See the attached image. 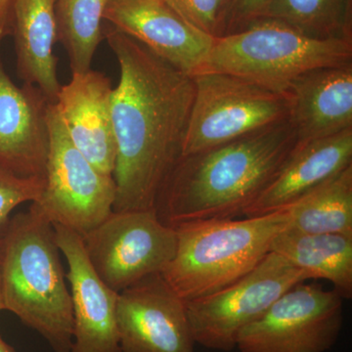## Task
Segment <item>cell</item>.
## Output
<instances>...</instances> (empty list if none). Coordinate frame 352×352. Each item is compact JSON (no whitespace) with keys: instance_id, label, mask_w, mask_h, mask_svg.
I'll list each match as a JSON object with an SVG mask.
<instances>
[{"instance_id":"obj_1","label":"cell","mask_w":352,"mask_h":352,"mask_svg":"<svg viewBox=\"0 0 352 352\" xmlns=\"http://www.w3.org/2000/svg\"><path fill=\"white\" fill-rule=\"evenodd\" d=\"M120 76L112 94L117 157L113 212L155 210L182 157L195 96L193 76L119 30L104 32Z\"/></svg>"},{"instance_id":"obj_2","label":"cell","mask_w":352,"mask_h":352,"mask_svg":"<svg viewBox=\"0 0 352 352\" xmlns=\"http://www.w3.org/2000/svg\"><path fill=\"white\" fill-rule=\"evenodd\" d=\"M289 120L178 160L157 195L166 226L243 217L295 149Z\"/></svg>"},{"instance_id":"obj_3","label":"cell","mask_w":352,"mask_h":352,"mask_svg":"<svg viewBox=\"0 0 352 352\" xmlns=\"http://www.w3.org/2000/svg\"><path fill=\"white\" fill-rule=\"evenodd\" d=\"M3 309L38 332L54 352H71L73 305L54 226L34 205L14 215L0 242Z\"/></svg>"},{"instance_id":"obj_4","label":"cell","mask_w":352,"mask_h":352,"mask_svg":"<svg viewBox=\"0 0 352 352\" xmlns=\"http://www.w3.org/2000/svg\"><path fill=\"white\" fill-rule=\"evenodd\" d=\"M289 224L288 210L180 224L175 256L162 275L185 302L217 293L256 268Z\"/></svg>"},{"instance_id":"obj_5","label":"cell","mask_w":352,"mask_h":352,"mask_svg":"<svg viewBox=\"0 0 352 352\" xmlns=\"http://www.w3.org/2000/svg\"><path fill=\"white\" fill-rule=\"evenodd\" d=\"M349 64L352 41L315 38L279 21L265 19L214 39L197 74H227L288 94L291 85L309 72Z\"/></svg>"},{"instance_id":"obj_6","label":"cell","mask_w":352,"mask_h":352,"mask_svg":"<svg viewBox=\"0 0 352 352\" xmlns=\"http://www.w3.org/2000/svg\"><path fill=\"white\" fill-rule=\"evenodd\" d=\"M195 96L183 155L226 144L289 119L291 95L232 75L193 76Z\"/></svg>"},{"instance_id":"obj_7","label":"cell","mask_w":352,"mask_h":352,"mask_svg":"<svg viewBox=\"0 0 352 352\" xmlns=\"http://www.w3.org/2000/svg\"><path fill=\"white\" fill-rule=\"evenodd\" d=\"M48 126L45 186L32 204L51 223L83 236L113 212L115 180L97 170L74 145L55 102L48 110Z\"/></svg>"},{"instance_id":"obj_8","label":"cell","mask_w":352,"mask_h":352,"mask_svg":"<svg viewBox=\"0 0 352 352\" xmlns=\"http://www.w3.org/2000/svg\"><path fill=\"white\" fill-rule=\"evenodd\" d=\"M307 280L302 270L270 252L251 272L226 288L186 302L196 344L214 351H232L243 329L289 289Z\"/></svg>"},{"instance_id":"obj_9","label":"cell","mask_w":352,"mask_h":352,"mask_svg":"<svg viewBox=\"0 0 352 352\" xmlns=\"http://www.w3.org/2000/svg\"><path fill=\"white\" fill-rule=\"evenodd\" d=\"M82 238L97 276L118 294L162 274L177 244L175 229L164 224L155 210H113Z\"/></svg>"},{"instance_id":"obj_10","label":"cell","mask_w":352,"mask_h":352,"mask_svg":"<svg viewBox=\"0 0 352 352\" xmlns=\"http://www.w3.org/2000/svg\"><path fill=\"white\" fill-rule=\"evenodd\" d=\"M344 298L320 284L296 285L241 331L240 352H326L339 339Z\"/></svg>"},{"instance_id":"obj_11","label":"cell","mask_w":352,"mask_h":352,"mask_svg":"<svg viewBox=\"0 0 352 352\" xmlns=\"http://www.w3.org/2000/svg\"><path fill=\"white\" fill-rule=\"evenodd\" d=\"M117 326L122 352H196L186 302L161 273L119 293Z\"/></svg>"},{"instance_id":"obj_12","label":"cell","mask_w":352,"mask_h":352,"mask_svg":"<svg viewBox=\"0 0 352 352\" xmlns=\"http://www.w3.org/2000/svg\"><path fill=\"white\" fill-rule=\"evenodd\" d=\"M55 238L68 264L73 305L71 352H122L117 326L119 294L101 281L88 261L80 234L58 224Z\"/></svg>"},{"instance_id":"obj_13","label":"cell","mask_w":352,"mask_h":352,"mask_svg":"<svg viewBox=\"0 0 352 352\" xmlns=\"http://www.w3.org/2000/svg\"><path fill=\"white\" fill-rule=\"evenodd\" d=\"M104 20L191 76L198 73L214 43L164 0H112Z\"/></svg>"},{"instance_id":"obj_14","label":"cell","mask_w":352,"mask_h":352,"mask_svg":"<svg viewBox=\"0 0 352 352\" xmlns=\"http://www.w3.org/2000/svg\"><path fill=\"white\" fill-rule=\"evenodd\" d=\"M51 103L38 87H18L0 57V164L15 175L45 178Z\"/></svg>"},{"instance_id":"obj_15","label":"cell","mask_w":352,"mask_h":352,"mask_svg":"<svg viewBox=\"0 0 352 352\" xmlns=\"http://www.w3.org/2000/svg\"><path fill=\"white\" fill-rule=\"evenodd\" d=\"M113 89L107 76L90 69L73 74L55 100L72 142L97 170L109 176L113 175L117 157Z\"/></svg>"},{"instance_id":"obj_16","label":"cell","mask_w":352,"mask_h":352,"mask_svg":"<svg viewBox=\"0 0 352 352\" xmlns=\"http://www.w3.org/2000/svg\"><path fill=\"white\" fill-rule=\"evenodd\" d=\"M352 164V129L305 143H296L286 163L243 217L288 210L294 204Z\"/></svg>"},{"instance_id":"obj_17","label":"cell","mask_w":352,"mask_h":352,"mask_svg":"<svg viewBox=\"0 0 352 352\" xmlns=\"http://www.w3.org/2000/svg\"><path fill=\"white\" fill-rule=\"evenodd\" d=\"M289 120L296 143L328 138L352 129V64L309 72L289 89Z\"/></svg>"},{"instance_id":"obj_18","label":"cell","mask_w":352,"mask_h":352,"mask_svg":"<svg viewBox=\"0 0 352 352\" xmlns=\"http://www.w3.org/2000/svg\"><path fill=\"white\" fill-rule=\"evenodd\" d=\"M55 4L56 0H14L11 24L18 76L52 102L62 87L53 53L58 41Z\"/></svg>"},{"instance_id":"obj_19","label":"cell","mask_w":352,"mask_h":352,"mask_svg":"<svg viewBox=\"0 0 352 352\" xmlns=\"http://www.w3.org/2000/svg\"><path fill=\"white\" fill-rule=\"evenodd\" d=\"M270 252L302 270L309 280H327L344 300L352 298L351 235L307 234L288 226L274 238Z\"/></svg>"},{"instance_id":"obj_20","label":"cell","mask_w":352,"mask_h":352,"mask_svg":"<svg viewBox=\"0 0 352 352\" xmlns=\"http://www.w3.org/2000/svg\"><path fill=\"white\" fill-rule=\"evenodd\" d=\"M287 210L298 232L352 236V164Z\"/></svg>"},{"instance_id":"obj_21","label":"cell","mask_w":352,"mask_h":352,"mask_svg":"<svg viewBox=\"0 0 352 352\" xmlns=\"http://www.w3.org/2000/svg\"><path fill=\"white\" fill-rule=\"evenodd\" d=\"M112 0H56L57 38L63 44L72 74L85 73L104 38L102 22Z\"/></svg>"},{"instance_id":"obj_22","label":"cell","mask_w":352,"mask_h":352,"mask_svg":"<svg viewBox=\"0 0 352 352\" xmlns=\"http://www.w3.org/2000/svg\"><path fill=\"white\" fill-rule=\"evenodd\" d=\"M265 19L315 38L352 41V0H273L261 20Z\"/></svg>"},{"instance_id":"obj_23","label":"cell","mask_w":352,"mask_h":352,"mask_svg":"<svg viewBox=\"0 0 352 352\" xmlns=\"http://www.w3.org/2000/svg\"><path fill=\"white\" fill-rule=\"evenodd\" d=\"M197 30L212 38L226 36L233 0H164Z\"/></svg>"},{"instance_id":"obj_24","label":"cell","mask_w":352,"mask_h":352,"mask_svg":"<svg viewBox=\"0 0 352 352\" xmlns=\"http://www.w3.org/2000/svg\"><path fill=\"white\" fill-rule=\"evenodd\" d=\"M45 178L22 177L0 164V242L3 239L11 212L27 201H36L43 194Z\"/></svg>"},{"instance_id":"obj_25","label":"cell","mask_w":352,"mask_h":352,"mask_svg":"<svg viewBox=\"0 0 352 352\" xmlns=\"http://www.w3.org/2000/svg\"><path fill=\"white\" fill-rule=\"evenodd\" d=\"M273 0H233L227 34L241 31L263 18Z\"/></svg>"},{"instance_id":"obj_26","label":"cell","mask_w":352,"mask_h":352,"mask_svg":"<svg viewBox=\"0 0 352 352\" xmlns=\"http://www.w3.org/2000/svg\"><path fill=\"white\" fill-rule=\"evenodd\" d=\"M14 0H0V41L11 34Z\"/></svg>"},{"instance_id":"obj_27","label":"cell","mask_w":352,"mask_h":352,"mask_svg":"<svg viewBox=\"0 0 352 352\" xmlns=\"http://www.w3.org/2000/svg\"><path fill=\"white\" fill-rule=\"evenodd\" d=\"M0 352H15L13 347L9 346L6 340L2 339L1 336H0Z\"/></svg>"},{"instance_id":"obj_28","label":"cell","mask_w":352,"mask_h":352,"mask_svg":"<svg viewBox=\"0 0 352 352\" xmlns=\"http://www.w3.org/2000/svg\"><path fill=\"white\" fill-rule=\"evenodd\" d=\"M3 309V303H2V298H1V291H0V311Z\"/></svg>"}]
</instances>
